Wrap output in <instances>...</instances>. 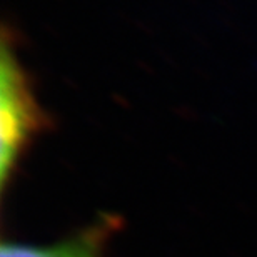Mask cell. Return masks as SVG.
I'll return each instance as SVG.
<instances>
[{"mask_svg":"<svg viewBox=\"0 0 257 257\" xmlns=\"http://www.w3.org/2000/svg\"><path fill=\"white\" fill-rule=\"evenodd\" d=\"M49 124L29 72L19 57L15 35L4 29L0 62V171L4 186L10 181L30 142Z\"/></svg>","mask_w":257,"mask_h":257,"instance_id":"obj_1","label":"cell"},{"mask_svg":"<svg viewBox=\"0 0 257 257\" xmlns=\"http://www.w3.org/2000/svg\"><path fill=\"white\" fill-rule=\"evenodd\" d=\"M117 219L104 217L62 242L40 247L19 242H4L0 257H105L107 244L117 230Z\"/></svg>","mask_w":257,"mask_h":257,"instance_id":"obj_2","label":"cell"}]
</instances>
